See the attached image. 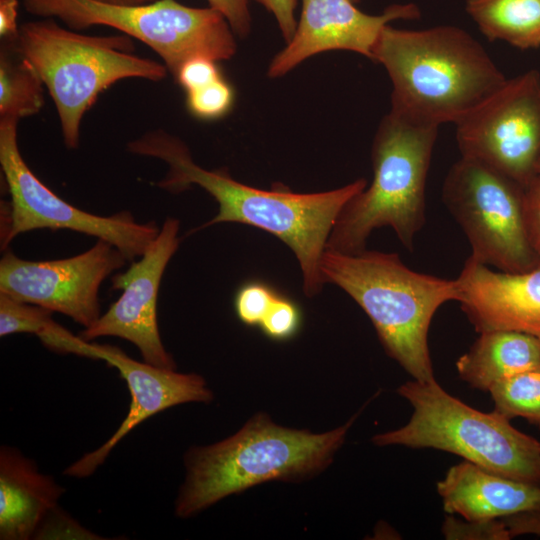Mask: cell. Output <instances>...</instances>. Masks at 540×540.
Listing matches in <instances>:
<instances>
[{"label":"cell","mask_w":540,"mask_h":540,"mask_svg":"<svg viewBox=\"0 0 540 540\" xmlns=\"http://www.w3.org/2000/svg\"><path fill=\"white\" fill-rule=\"evenodd\" d=\"M352 0H302L293 37L272 59L268 76L278 78L307 58L330 50H348L370 60L384 27L394 20L420 17L416 4H393L380 15L359 10Z\"/></svg>","instance_id":"cell-15"},{"label":"cell","mask_w":540,"mask_h":540,"mask_svg":"<svg viewBox=\"0 0 540 540\" xmlns=\"http://www.w3.org/2000/svg\"><path fill=\"white\" fill-rule=\"evenodd\" d=\"M126 261L103 239L81 254L58 260H24L8 251L0 261V293L64 314L88 328L101 316L102 282Z\"/></svg>","instance_id":"cell-12"},{"label":"cell","mask_w":540,"mask_h":540,"mask_svg":"<svg viewBox=\"0 0 540 540\" xmlns=\"http://www.w3.org/2000/svg\"><path fill=\"white\" fill-rule=\"evenodd\" d=\"M300 321L301 314L296 303L278 293L259 326L269 338L281 341L295 335Z\"/></svg>","instance_id":"cell-27"},{"label":"cell","mask_w":540,"mask_h":540,"mask_svg":"<svg viewBox=\"0 0 540 540\" xmlns=\"http://www.w3.org/2000/svg\"><path fill=\"white\" fill-rule=\"evenodd\" d=\"M18 0H0V37L2 41H13L18 38L17 24Z\"/></svg>","instance_id":"cell-33"},{"label":"cell","mask_w":540,"mask_h":540,"mask_svg":"<svg viewBox=\"0 0 540 540\" xmlns=\"http://www.w3.org/2000/svg\"><path fill=\"white\" fill-rule=\"evenodd\" d=\"M438 128L393 111L382 118L372 144L373 180L339 212L327 250L359 253L382 226H390L403 246L413 249L425 223L426 178Z\"/></svg>","instance_id":"cell-5"},{"label":"cell","mask_w":540,"mask_h":540,"mask_svg":"<svg viewBox=\"0 0 540 540\" xmlns=\"http://www.w3.org/2000/svg\"><path fill=\"white\" fill-rule=\"evenodd\" d=\"M441 532L448 540H509L511 535L501 518L467 520L447 516Z\"/></svg>","instance_id":"cell-26"},{"label":"cell","mask_w":540,"mask_h":540,"mask_svg":"<svg viewBox=\"0 0 540 540\" xmlns=\"http://www.w3.org/2000/svg\"><path fill=\"white\" fill-rule=\"evenodd\" d=\"M26 11L58 18L72 30L94 25L115 28L149 46L175 77L194 57L229 60L236 53L235 34L218 11L194 8L176 0L114 5L95 0H23Z\"/></svg>","instance_id":"cell-8"},{"label":"cell","mask_w":540,"mask_h":540,"mask_svg":"<svg viewBox=\"0 0 540 540\" xmlns=\"http://www.w3.org/2000/svg\"><path fill=\"white\" fill-rule=\"evenodd\" d=\"M455 125L461 156L526 187L540 156V73L507 79Z\"/></svg>","instance_id":"cell-11"},{"label":"cell","mask_w":540,"mask_h":540,"mask_svg":"<svg viewBox=\"0 0 540 540\" xmlns=\"http://www.w3.org/2000/svg\"><path fill=\"white\" fill-rule=\"evenodd\" d=\"M352 1H353L354 3H358V2H359V0H352Z\"/></svg>","instance_id":"cell-36"},{"label":"cell","mask_w":540,"mask_h":540,"mask_svg":"<svg viewBox=\"0 0 540 540\" xmlns=\"http://www.w3.org/2000/svg\"><path fill=\"white\" fill-rule=\"evenodd\" d=\"M324 283L344 290L367 314L386 353L414 380H435L428 330L437 309L457 301L455 280L408 268L396 253L325 250Z\"/></svg>","instance_id":"cell-4"},{"label":"cell","mask_w":540,"mask_h":540,"mask_svg":"<svg viewBox=\"0 0 540 540\" xmlns=\"http://www.w3.org/2000/svg\"><path fill=\"white\" fill-rule=\"evenodd\" d=\"M52 313L41 306L21 302L0 293V336L16 333L38 336L54 322Z\"/></svg>","instance_id":"cell-23"},{"label":"cell","mask_w":540,"mask_h":540,"mask_svg":"<svg viewBox=\"0 0 540 540\" xmlns=\"http://www.w3.org/2000/svg\"><path fill=\"white\" fill-rule=\"evenodd\" d=\"M356 418L316 434L280 426L258 414L232 436L190 448L184 456L186 476L174 502L175 515L189 518L257 484L320 472L331 463Z\"/></svg>","instance_id":"cell-3"},{"label":"cell","mask_w":540,"mask_h":540,"mask_svg":"<svg viewBox=\"0 0 540 540\" xmlns=\"http://www.w3.org/2000/svg\"><path fill=\"white\" fill-rule=\"evenodd\" d=\"M223 77L216 61L206 57H194L185 61L175 75L185 91L194 90Z\"/></svg>","instance_id":"cell-28"},{"label":"cell","mask_w":540,"mask_h":540,"mask_svg":"<svg viewBox=\"0 0 540 540\" xmlns=\"http://www.w3.org/2000/svg\"><path fill=\"white\" fill-rule=\"evenodd\" d=\"M455 281L457 301L478 333L512 330L540 339V266L493 271L469 256Z\"/></svg>","instance_id":"cell-16"},{"label":"cell","mask_w":540,"mask_h":540,"mask_svg":"<svg viewBox=\"0 0 540 540\" xmlns=\"http://www.w3.org/2000/svg\"><path fill=\"white\" fill-rule=\"evenodd\" d=\"M442 198L463 229L472 258L505 272L539 266L527 230L524 186L461 156L446 175Z\"/></svg>","instance_id":"cell-9"},{"label":"cell","mask_w":540,"mask_h":540,"mask_svg":"<svg viewBox=\"0 0 540 540\" xmlns=\"http://www.w3.org/2000/svg\"><path fill=\"white\" fill-rule=\"evenodd\" d=\"M535 173H536V176H540V156L536 162V165H535Z\"/></svg>","instance_id":"cell-35"},{"label":"cell","mask_w":540,"mask_h":540,"mask_svg":"<svg viewBox=\"0 0 540 540\" xmlns=\"http://www.w3.org/2000/svg\"><path fill=\"white\" fill-rule=\"evenodd\" d=\"M397 392L413 413L401 428L375 435V445L442 450L493 473L540 486V442L514 428L507 417L465 404L436 380L413 379Z\"/></svg>","instance_id":"cell-7"},{"label":"cell","mask_w":540,"mask_h":540,"mask_svg":"<svg viewBox=\"0 0 540 540\" xmlns=\"http://www.w3.org/2000/svg\"><path fill=\"white\" fill-rule=\"evenodd\" d=\"M17 40V39H16ZM16 40L2 41L0 51V118L37 114L44 104V84Z\"/></svg>","instance_id":"cell-21"},{"label":"cell","mask_w":540,"mask_h":540,"mask_svg":"<svg viewBox=\"0 0 540 540\" xmlns=\"http://www.w3.org/2000/svg\"><path fill=\"white\" fill-rule=\"evenodd\" d=\"M209 7L218 11L229 23L234 34L246 37L251 28L248 0H207Z\"/></svg>","instance_id":"cell-29"},{"label":"cell","mask_w":540,"mask_h":540,"mask_svg":"<svg viewBox=\"0 0 540 540\" xmlns=\"http://www.w3.org/2000/svg\"><path fill=\"white\" fill-rule=\"evenodd\" d=\"M525 217L529 239L540 266V176L525 187Z\"/></svg>","instance_id":"cell-30"},{"label":"cell","mask_w":540,"mask_h":540,"mask_svg":"<svg viewBox=\"0 0 540 540\" xmlns=\"http://www.w3.org/2000/svg\"><path fill=\"white\" fill-rule=\"evenodd\" d=\"M506 524L511 538L533 534L540 536V511H530L501 518Z\"/></svg>","instance_id":"cell-32"},{"label":"cell","mask_w":540,"mask_h":540,"mask_svg":"<svg viewBox=\"0 0 540 540\" xmlns=\"http://www.w3.org/2000/svg\"><path fill=\"white\" fill-rule=\"evenodd\" d=\"M372 61L392 82L391 110L421 124L458 123L507 78L483 46L456 26L382 30Z\"/></svg>","instance_id":"cell-2"},{"label":"cell","mask_w":540,"mask_h":540,"mask_svg":"<svg viewBox=\"0 0 540 540\" xmlns=\"http://www.w3.org/2000/svg\"><path fill=\"white\" fill-rule=\"evenodd\" d=\"M277 295L278 292L263 282L245 283L234 298L237 317L248 326H259Z\"/></svg>","instance_id":"cell-25"},{"label":"cell","mask_w":540,"mask_h":540,"mask_svg":"<svg viewBox=\"0 0 540 540\" xmlns=\"http://www.w3.org/2000/svg\"><path fill=\"white\" fill-rule=\"evenodd\" d=\"M65 492L36 462L11 446L0 448V539L37 537Z\"/></svg>","instance_id":"cell-18"},{"label":"cell","mask_w":540,"mask_h":540,"mask_svg":"<svg viewBox=\"0 0 540 540\" xmlns=\"http://www.w3.org/2000/svg\"><path fill=\"white\" fill-rule=\"evenodd\" d=\"M494 410L508 419L521 417L540 428V369L522 372L494 384L488 391Z\"/></svg>","instance_id":"cell-22"},{"label":"cell","mask_w":540,"mask_h":540,"mask_svg":"<svg viewBox=\"0 0 540 540\" xmlns=\"http://www.w3.org/2000/svg\"><path fill=\"white\" fill-rule=\"evenodd\" d=\"M17 119L0 118V164L10 194L1 203V249L19 234L37 229H67L110 242L126 259L141 257L160 229L139 223L130 212L100 216L80 210L43 184L24 161L18 146Z\"/></svg>","instance_id":"cell-10"},{"label":"cell","mask_w":540,"mask_h":540,"mask_svg":"<svg viewBox=\"0 0 540 540\" xmlns=\"http://www.w3.org/2000/svg\"><path fill=\"white\" fill-rule=\"evenodd\" d=\"M233 103V88L223 77L186 92V105L189 112L203 120L223 117L230 111Z\"/></svg>","instance_id":"cell-24"},{"label":"cell","mask_w":540,"mask_h":540,"mask_svg":"<svg viewBox=\"0 0 540 540\" xmlns=\"http://www.w3.org/2000/svg\"><path fill=\"white\" fill-rule=\"evenodd\" d=\"M107 4H114V5H137V4H145L150 3L156 0H95Z\"/></svg>","instance_id":"cell-34"},{"label":"cell","mask_w":540,"mask_h":540,"mask_svg":"<svg viewBox=\"0 0 540 540\" xmlns=\"http://www.w3.org/2000/svg\"><path fill=\"white\" fill-rule=\"evenodd\" d=\"M273 14L279 29L286 41L289 42L295 32L297 21L295 9L297 0H255Z\"/></svg>","instance_id":"cell-31"},{"label":"cell","mask_w":540,"mask_h":540,"mask_svg":"<svg viewBox=\"0 0 540 540\" xmlns=\"http://www.w3.org/2000/svg\"><path fill=\"white\" fill-rule=\"evenodd\" d=\"M466 11L490 41L540 47V0H466Z\"/></svg>","instance_id":"cell-20"},{"label":"cell","mask_w":540,"mask_h":540,"mask_svg":"<svg viewBox=\"0 0 540 540\" xmlns=\"http://www.w3.org/2000/svg\"><path fill=\"white\" fill-rule=\"evenodd\" d=\"M443 509L467 520H489L540 511V486L488 471L467 460L437 483Z\"/></svg>","instance_id":"cell-17"},{"label":"cell","mask_w":540,"mask_h":540,"mask_svg":"<svg viewBox=\"0 0 540 540\" xmlns=\"http://www.w3.org/2000/svg\"><path fill=\"white\" fill-rule=\"evenodd\" d=\"M78 356L103 360L116 368L126 382L131 396L125 419L101 446L85 453L70 464L64 475L78 479L91 476L107 459L116 445L146 419L173 406L213 400L205 379L196 373L153 366L129 357L119 347L82 340Z\"/></svg>","instance_id":"cell-14"},{"label":"cell","mask_w":540,"mask_h":540,"mask_svg":"<svg viewBox=\"0 0 540 540\" xmlns=\"http://www.w3.org/2000/svg\"><path fill=\"white\" fill-rule=\"evenodd\" d=\"M127 149L168 165L166 176L156 183L159 188L179 193L197 185L215 198L218 213L198 230L235 222L264 230L284 242L298 260L307 297L319 294L325 284L320 262L339 212L367 187L366 180L361 178L341 188L316 193H296L278 187L259 189L236 181L224 169L202 168L182 140L162 130L130 141Z\"/></svg>","instance_id":"cell-1"},{"label":"cell","mask_w":540,"mask_h":540,"mask_svg":"<svg viewBox=\"0 0 540 540\" xmlns=\"http://www.w3.org/2000/svg\"><path fill=\"white\" fill-rule=\"evenodd\" d=\"M459 377L481 391L525 371L540 369V339L519 331L481 332L456 362Z\"/></svg>","instance_id":"cell-19"},{"label":"cell","mask_w":540,"mask_h":540,"mask_svg":"<svg viewBox=\"0 0 540 540\" xmlns=\"http://www.w3.org/2000/svg\"><path fill=\"white\" fill-rule=\"evenodd\" d=\"M179 228L177 219L167 218L140 260L112 277V289L122 290V294L92 326L80 331L82 339H125L138 348L144 362L176 369L160 337L157 298L165 268L179 247Z\"/></svg>","instance_id":"cell-13"},{"label":"cell","mask_w":540,"mask_h":540,"mask_svg":"<svg viewBox=\"0 0 540 540\" xmlns=\"http://www.w3.org/2000/svg\"><path fill=\"white\" fill-rule=\"evenodd\" d=\"M16 42L54 101L69 149L78 147L82 118L100 93L127 78L160 81L168 71L163 63L135 55L126 34H80L53 18L22 24Z\"/></svg>","instance_id":"cell-6"}]
</instances>
